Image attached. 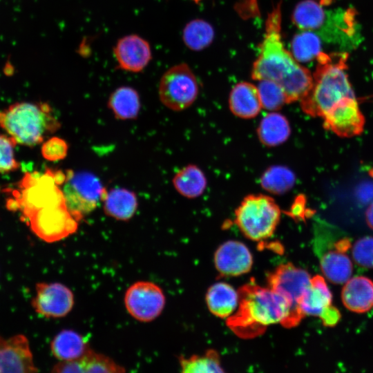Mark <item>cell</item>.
Wrapping results in <instances>:
<instances>
[{"label": "cell", "instance_id": "obj_1", "mask_svg": "<svg viewBox=\"0 0 373 373\" xmlns=\"http://www.w3.org/2000/svg\"><path fill=\"white\" fill-rule=\"evenodd\" d=\"M281 3L268 14L260 54L254 61L251 77L278 83L284 90L288 104L300 101L310 90L313 76L284 46L281 37Z\"/></svg>", "mask_w": 373, "mask_h": 373}, {"label": "cell", "instance_id": "obj_2", "mask_svg": "<svg viewBox=\"0 0 373 373\" xmlns=\"http://www.w3.org/2000/svg\"><path fill=\"white\" fill-rule=\"evenodd\" d=\"M238 291V305L227 318V325L242 338L261 335L271 325H283L289 315L287 301L268 287H261L251 280Z\"/></svg>", "mask_w": 373, "mask_h": 373}, {"label": "cell", "instance_id": "obj_3", "mask_svg": "<svg viewBox=\"0 0 373 373\" xmlns=\"http://www.w3.org/2000/svg\"><path fill=\"white\" fill-rule=\"evenodd\" d=\"M316 59L312 87L300 102L305 114L323 118L337 102L355 98V95L346 73V54L329 55L321 52Z\"/></svg>", "mask_w": 373, "mask_h": 373}, {"label": "cell", "instance_id": "obj_4", "mask_svg": "<svg viewBox=\"0 0 373 373\" xmlns=\"http://www.w3.org/2000/svg\"><path fill=\"white\" fill-rule=\"evenodd\" d=\"M59 126L51 107L45 102H17L0 111V127L17 144L37 145Z\"/></svg>", "mask_w": 373, "mask_h": 373}, {"label": "cell", "instance_id": "obj_5", "mask_svg": "<svg viewBox=\"0 0 373 373\" xmlns=\"http://www.w3.org/2000/svg\"><path fill=\"white\" fill-rule=\"evenodd\" d=\"M66 175L61 171L46 169L44 173H26L17 184L11 189V197L6 202L10 211L20 212L23 222L34 212L48 207L66 204L63 184Z\"/></svg>", "mask_w": 373, "mask_h": 373}, {"label": "cell", "instance_id": "obj_6", "mask_svg": "<svg viewBox=\"0 0 373 373\" xmlns=\"http://www.w3.org/2000/svg\"><path fill=\"white\" fill-rule=\"evenodd\" d=\"M280 217L281 210L274 198L263 194H250L236 209L234 221L247 238L260 242L273 236Z\"/></svg>", "mask_w": 373, "mask_h": 373}, {"label": "cell", "instance_id": "obj_7", "mask_svg": "<svg viewBox=\"0 0 373 373\" xmlns=\"http://www.w3.org/2000/svg\"><path fill=\"white\" fill-rule=\"evenodd\" d=\"M311 278L306 270L291 262L280 265L268 274L267 287L283 296L290 307L289 315L282 325L284 327H296L304 317L300 310V303Z\"/></svg>", "mask_w": 373, "mask_h": 373}, {"label": "cell", "instance_id": "obj_8", "mask_svg": "<svg viewBox=\"0 0 373 373\" xmlns=\"http://www.w3.org/2000/svg\"><path fill=\"white\" fill-rule=\"evenodd\" d=\"M63 193L66 204L79 222L92 212L107 193L99 179L88 171H68Z\"/></svg>", "mask_w": 373, "mask_h": 373}, {"label": "cell", "instance_id": "obj_9", "mask_svg": "<svg viewBox=\"0 0 373 373\" xmlns=\"http://www.w3.org/2000/svg\"><path fill=\"white\" fill-rule=\"evenodd\" d=\"M197 79L184 63L168 69L162 76L158 94L161 102L168 108L181 111L191 106L198 95Z\"/></svg>", "mask_w": 373, "mask_h": 373}, {"label": "cell", "instance_id": "obj_10", "mask_svg": "<svg viewBox=\"0 0 373 373\" xmlns=\"http://www.w3.org/2000/svg\"><path fill=\"white\" fill-rule=\"evenodd\" d=\"M24 222L42 240L55 242L75 233L79 222L63 204L39 209Z\"/></svg>", "mask_w": 373, "mask_h": 373}, {"label": "cell", "instance_id": "obj_11", "mask_svg": "<svg viewBox=\"0 0 373 373\" xmlns=\"http://www.w3.org/2000/svg\"><path fill=\"white\" fill-rule=\"evenodd\" d=\"M162 289L149 281H137L131 285L124 295L127 312L136 320L150 322L157 318L165 305Z\"/></svg>", "mask_w": 373, "mask_h": 373}, {"label": "cell", "instance_id": "obj_12", "mask_svg": "<svg viewBox=\"0 0 373 373\" xmlns=\"http://www.w3.org/2000/svg\"><path fill=\"white\" fill-rule=\"evenodd\" d=\"M323 127L340 137L350 138L361 135L365 119L356 98L346 97L333 106L323 117Z\"/></svg>", "mask_w": 373, "mask_h": 373}, {"label": "cell", "instance_id": "obj_13", "mask_svg": "<svg viewBox=\"0 0 373 373\" xmlns=\"http://www.w3.org/2000/svg\"><path fill=\"white\" fill-rule=\"evenodd\" d=\"M35 311L46 318L66 316L74 305V295L66 285L59 283H39L31 302Z\"/></svg>", "mask_w": 373, "mask_h": 373}, {"label": "cell", "instance_id": "obj_14", "mask_svg": "<svg viewBox=\"0 0 373 373\" xmlns=\"http://www.w3.org/2000/svg\"><path fill=\"white\" fill-rule=\"evenodd\" d=\"M28 338L17 334L5 338L0 336V372H36Z\"/></svg>", "mask_w": 373, "mask_h": 373}, {"label": "cell", "instance_id": "obj_15", "mask_svg": "<svg viewBox=\"0 0 373 373\" xmlns=\"http://www.w3.org/2000/svg\"><path fill=\"white\" fill-rule=\"evenodd\" d=\"M113 52L118 68L132 73L142 71L152 59L149 43L135 34L121 37L115 44Z\"/></svg>", "mask_w": 373, "mask_h": 373}, {"label": "cell", "instance_id": "obj_16", "mask_svg": "<svg viewBox=\"0 0 373 373\" xmlns=\"http://www.w3.org/2000/svg\"><path fill=\"white\" fill-rule=\"evenodd\" d=\"M214 265L220 275L238 276L250 271L253 257L244 243L238 240H228L216 249Z\"/></svg>", "mask_w": 373, "mask_h": 373}, {"label": "cell", "instance_id": "obj_17", "mask_svg": "<svg viewBox=\"0 0 373 373\" xmlns=\"http://www.w3.org/2000/svg\"><path fill=\"white\" fill-rule=\"evenodd\" d=\"M59 373H120L125 372L124 367L116 363L111 358L89 349L84 356L72 361H60L52 370Z\"/></svg>", "mask_w": 373, "mask_h": 373}, {"label": "cell", "instance_id": "obj_18", "mask_svg": "<svg viewBox=\"0 0 373 373\" xmlns=\"http://www.w3.org/2000/svg\"><path fill=\"white\" fill-rule=\"evenodd\" d=\"M332 300V295L325 279L314 276L301 299L300 310L304 316H314L322 320L333 307Z\"/></svg>", "mask_w": 373, "mask_h": 373}, {"label": "cell", "instance_id": "obj_19", "mask_svg": "<svg viewBox=\"0 0 373 373\" xmlns=\"http://www.w3.org/2000/svg\"><path fill=\"white\" fill-rule=\"evenodd\" d=\"M344 306L356 313H365L373 307V281L365 276L350 278L341 291Z\"/></svg>", "mask_w": 373, "mask_h": 373}, {"label": "cell", "instance_id": "obj_20", "mask_svg": "<svg viewBox=\"0 0 373 373\" xmlns=\"http://www.w3.org/2000/svg\"><path fill=\"white\" fill-rule=\"evenodd\" d=\"M231 112L242 119H252L256 117L262 108L257 86L242 82L231 89L229 97Z\"/></svg>", "mask_w": 373, "mask_h": 373}, {"label": "cell", "instance_id": "obj_21", "mask_svg": "<svg viewBox=\"0 0 373 373\" xmlns=\"http://www.w3.org/2000/svg\"><path fill=\"white\" fill-rule=\"evenodd\" d=\"M238 291L225 282L212 285L206 294L209 310L220 318H227L231 316L238 307Z\"/></svg>", "mask_w": 373, "mask_h": 373}, {"label": "cell", "instance_id": "obj_22", "mask_svg": "<svg viewBox=\"0 0 373 373\" xmlns=\"http://www.w3.org/2000/svg\"><path fill=\"white\" fill-rule=\"evenodd\" d=\"M256 132L262 145L275 147L288 140L291 134V127L285 115L271 111L262 118Z\"/></svg>", "mask_w": 373, "mask_h": 373}, {"label": "cell", "instance_id": "obj_23", "mask_svg": "<svg viewBox=\"0 0 373 373\" xmlns=\"http://www.w3.org/2000/svg\"><path fill=\"white\" fill-rule=\"evenodd\" d=\"M50 349L55 358L60 361H66L82 357L90 347L79 333L71 329H64L54 337Z\"/></svg>", "mask_w": 373, "mask_h": 373}, {"label": "cell", "instance_id": "obj_24", "mask_svg": "<svg viewBox=\"0 0 373 373\" xmlns=\"http://www.w3.org/2000/svg\"><path fill=\"white\" fill-rule=\"evenodd\" d=\"M103 201L105 213L118 220L131 219L138 204L135 193L124 188L111 189Z\"/></svg>", "mask_w": 373, "mask_h": 373}, {"label": "cell", "instance_id": "obj_25", "mask_svg": "<svg viewBox=\"0 0 373 373\" xmlns=\"http://www.w3.org/2000/svg\"><path fill=\"white\" fill-rule=\"evenodd\" d=\"M108 107L118 119H134L141 108L140 95L131 86H120L110 95Z\"/></svg>", "mask_w": 373, "mask_h": 373}, {"label": "cell", "instance_id": "obj_26", "mask_svg": "<svg viewBox=\"0 0 373 373\" xmlns=\"http://www.w3.org/2000/svg\"><path fill=\"white\" fill-rule=\"evenodd\" d=\"M173 184L182 196L193 199L200 197L207 186L204 172L195 164H189L179 170L174 175Z\"/></svg>", "mask_w": 373, "mask_h": 373}, {"label": "cell", "instance_id": "obj_27", "mask_svg": "<svg viewBox=\"0 0 373 373\" xmlns=\"http://www.w3.org/2000/svg\"><path fill=\"white\" fill-rule=\"evenodd\" d=\"M320 265L324 276L331 283H345L353 271L352 262L345 251L336 248L327 251L321 258Z\"/></svg>", "mask_w": 373, "mask_h": 373}, {"label": "cell", "instance_id": "obj_28", "mask_svg": "<svg viewBox=\"0 0 373 373\" xmlns=\"http://www.w3.org/2000/svg\"><path fill=\"white\" fill-rule=\"evenodd\" d=\"M296 182V175L291 169L283 165L268 167L262 174L260 184L262 188L274 195H282L290 191Z\"/></svg>", "mask_w": 373, "mask_h": 373}, {"label": "cell", "instance_id": "obj_29", "mask_svg": "<svg viewBox=\"0 0 373 373\" xmlns=\"http://www.w3.org/2000/svg\"><path fill=\"white\" fill-rule=\"evenodd\" d=\"M325 14L321 5L314 0H303L298 3L291 15L294 25L302 30H314L320 28Z\"/></svg>", "mask_w": 373, "mask_h": 373}, {"label": "cell", "instance_id": "obj_30", "mask_svg": "<svg viewBox=\"0 0 373 373\" xmlns=\"http://www.w3.org/2000/svg\"><path fill=\"white\" fill-rule=\"evenodd\" d=\"M214 30L212 26L203 19H193L184 28L182 38L190 49L199 51L209 46L213 41Z\"/></svg>", "mask_w": 373, "mask_h": 373}, {"label": "cell", "instance_id": "obj_31", "mask_svg": "<svg viewBox=\"0 0 373 373\" xmlns=\"http://www.w3.org/2000/svg\"><path fill=\"white\" fill-rule=\"evenodd\" d=\"M321 42L312 30H303L296 34L291 43V53L298 62H308L321 52Z\"/></svg>", "mask_w": 373, "mask_h": 373}, {"label": "cell", "instance_id": "obj_32", "mask_svg": "<svg viewBox=\"0 0 373 373\" xmlns=\"http://www.w3.org/2000/svg\"><path fill=\"white\" fill-rule=\"evenodd\" d=\"M181 372L185 373L223 372L220 356L214 350H209L202 355L179 358Z\"/></svg>", "mask_w": 373, "mask_h": 373}, {"label": "cell", "instance_id": "obj_33", "mask_svg": "<svg viewBox=\"0 0 373 373\" xmlns=\"http://www.w3.org/2000/svg\"><path fill=\"white\" fill-rule=\"evenodd\" d=\"M262 108L269 111H276L288 104L283 88L276 82L262 79L258 84Z\"/></svg>", "mask_w": 373, "mask_h": 373}, {"label": "cell", "instance_id": "obj_34", "mask_svg": "<svg viewBox=\"0 0 373 373\" xmlns=\"http://www.w3.org/2000/svg\"><path fill=\"white\" fill-rule=\"evenodd\" d=\"M17 143L7 134L0 133V174L17 170L19 162L15 154Z\"/></svg>", "mask_w": 373, "mask_h": 373}, {"label": "cell", "instance_id": "obj_35", "mask_svg": "<svg viewBox=\"0 0 373 373\" xmlns=\"http://www.w3.org/2000/svg\"><path fill=\"white\" fill-rule=\"evenodd\" d=\"M354 262L363 268H373V237L364 236L358 239L352 249Z\"/></svg>", "mask_w": 373, "mask_h": 373}, {"label": "cell", "instance_id": "obj_36", "mask_svg": "<svg viewBox=\"0 0 373 373\" xmlns=\"http://www.w3.org/2000/svg\"><path fill=\"white\" fill-rule=\"evenodd\" d=\"M68 149V146L64 140L52 137L43 143L41 151L44 159L54 162L65 158Z\"/></svg>", "mask_w": 373, "mask_h": 373}, {"label": "cell", "instance_id": "obj_37", "mask_svg": "<svg viewBox=\"0 0 373 373\" xmlns=\"http://www.w3.org/2000/svg\"><path fill=\"white\" fill-rule=\"evenodd\" d=\"M365 219L369 227L373 230V201L370 204L365 211Z\"/></svg>", "mask_w": 373, "mask_h": 373}]
</instances>
